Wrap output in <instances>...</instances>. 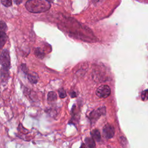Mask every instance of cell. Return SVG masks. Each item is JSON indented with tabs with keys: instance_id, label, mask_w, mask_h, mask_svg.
I'll return each instance as SVG.
<instances>
[{
	"instance_id": "6da1fadb",
	"label": "cell",
	"mask_w": 148,
	"mask_h": 148,
	"mask_svg": "<svg viewBox=\"0 0 148 148\" xmlns=\"http://www.w3.org/2000/svg\"><path fill=\"white\" fill-rule=\"evenodd\" d=\"M25 6L29 12L39 13L48 10L51 7V2L45 0H30L26 2Z\"/></svg>"
},
{
	"instance_id": "7a4b0ae2",
	"label": "cell",
	"mask_w": 148,
	"mask_h": 148,
	"mask_svg": "<svg viewBox=\"0 0 148 148\" xmlns=\"http://www.w3.org/2000/svg\"><path fill=\"white\" fill-rule=\"evenodd\" d=\"M0 64L2 68L9 69L10 68V57L9 52L7 49L2 50L0 56Z\"/></svg>"
},
{
	"instance_id": "3957f363",
	"label": "cell",
	"mask_w": 148,
	"mask_h": 148,
	"mask_svg": "<svg viewBox=\"0 0 148 148\" xmlns=\"http://www.w3.org/2000/svg\"><path fill=\"white\" fill-rule=\"evenodd\" d=\"M106 113V108L105 106L100 107L96 110L92 111L88 116L89 119L91 121V123H95L102 115L105 114Z\"/></svg>"
},
{
	"instance_id": "277c9868",
	"label": "cell",
	"mask_w": 148,
	"mask_h": 148,
	"mask_svg": "<svg viewBox=\"0 0 148 148\" xmlns=\"http://www.w3.org/2000/svg\"><path fill=\"white\" fill-rule=\"evenodd\" d=\"M96 94L99 98H107L110 94V88L108 85H101L97 88Z\"/></svg>"
},
{
	"instance_id": "5b68a950",
	"label": "cell",
	"mask_w": 148,
	"mask_h": 148,
	"mask_svg": "<svg viewBox=\"0 0 148 148\" xmlns=\"http://www.w3.org/2000/svg\"><path fill=\"white\" fill-rule=\"evenodd\" d=\"M102 134L103 137L109 139L112 138L114 135V128L113 126L110 124H106L102 129Z\"/></svg>"
},
{
	"instance_id": "8992f818",
	"label": "cell",
	"mask_w": 148,
	"mask_h": 148,
	"mask_svg": "<svg viewBox=\"0 0 148 148\" xmlns=\"http://www.w3.org/2000/svg\"><path fill=\"white\" fill-rule=\"evenodd\" d=\"M9 70L7 69H5L3 68H1V78L2 80V82L5 83L6 82L9 77Z\"/></svg>"
},
{
	"instance_id": "52a82bcc",
	"label": "cell",
	"mask_w": 148,
	"mask_h": 148,
	"mask_svg": "<svg viewBox=\"0 0 148 148\" xmlns=\"http://www.w3.org/2000/svg\"><path fill=\"white\" fill-rule=\"evenodd\" d=\"M27 77L28 80L33 84L36 83L38 81V75L37 73H35V72H32V73H29L27 74Z\"/></svg>"
},
{
	"instance_id": "ba28073f",
	"label": "cell",
	"mask_w": 148,
	"mask_h": 148,
	"mask_svg": "<svg viewBox=\"0 0 148 148\" xmlns=\"http://www.w3.org/2000/svg\"><path fill=\"white\" fill-rule=\"evenodd\" d=\"M91 138L94 139V140H96L97 142H99L101 140V136L100 132L97 129H94L91 132Z\"/></svg>"
},
{
	"instance_id": "9c48e42d",
	"label": "cell",
	"mask_w": 148,
	"mask_h": 148,
	"mask_svg": "<svg viewBox=\"0 0 148 148\" xmlns=\"http://www.w3.org/2000/svg\"><path fill=\"white\" fill-rule=\"evenodd\" d=\"M8 40V36L5 32L0 31V49H1L5 45Z\"/></svg>"
},
{
	"instance_id": "30bf717a",
	"label": "cell",
	"mask_w": 148,
	"mask_h": 148,
	"mask_svg": "<svg viewBox=\"0 0 148 148\" xmlns=\"http://www.w3.org/2000/svg\"><path fill=\"white\" fill-rule=\"evenodd\" d=\"M85 145L89 148H95V142L91 137H87L85 138Z\"/></svg>"
},
{
	"instance_id": "8fae6325",
	"label": "cell",
	"mask_w": 148,
	"mask_h": 148,
	"mask_svg": "<svg viewBox=\"0 0 148 148\" xmlns=\"http://www.w3.org/2000/svg\"><path fill=\"white\" fill-rule=\"evenodd\" d=\"M47 100L49 102H53L57 100V94L54 91H50L47 94Z\"/></svg>"
},
{
	"instance_id": "7c38bea8",
	"label": "cell",
	"mask_w": 148,
	"mask_h": 148,
	"mask_svg": "<svg viewBox=\"0 0 148 148\" xmlns=\"http://www.w3.org/2000/svg\"><path fill=\"white\" fill-rule=\"evenodd\" d=\"M7 30V25L2 20H0V31L5 32Z\"/></svg>"
},
{
	"instance_id": "4fadbf2b",
	"label": "cell",
	"mask_w": 148,
	"mask_h": 148,
	"mask_svg": "<svg viewBox=\"0 0 148 148\" xmlns=\"http://www.w3.org/2000/svg\"><path fill=\"white\" fill-rule=\"evenodd\" d=\"M58 94H59V96L61 98H64L66 96V91L63 88H61V89L59 90Z\"/></svg>"
},
{
	"instance_id": "5bb4252c",
	"label": "cell",
	"mask_w": 148,
	"mask_h": 148,
	"mask_svg": "<svg viewBox=\"0 0 148 148\" xmlns=\"http://www.w3.org/2000/svg\"><path fill=\"white\" fill-rule=\"evenodd\" d=\"M1 2L5 7H9L12 5V1H1Z\"/></svg>"
},
{
	"instance_id": "9a60e30c",
	"label": "cell",
	"mask_w": 148,
	"mask_h": 148,
	"mask_svg": "<svg viewBox=\"0 0 148 148\" xmlns=\"http://www.w3.org/2000/svg\"><path fill=\"white\" fill-rule=\"evenodd\" d=\"M142 99L143 101H146L147 99V90H145V91H142L141 94Z\"/></svg>"
},
{
	"instance_id": "2e32d148",
	"label": "cell",
	"mask_w": 148,
	"mask_h": 148,
	"mask_svg": "<svg viewBox=\"0 0 148 148\" xmlns=\"http://www.w3.org/2000/svg\"><path fill=\"white\" fill-rule=\"evenodd\" d=\"M122 142H123V143L122 144V145H123V146H125L126 145V144H127V139H125V138H124V137H123V136H121L120 137V143H121Z\"/></svg>"
},
{
	"instance_id": "e0dca14e",
	"label": "cell",
	"mask_w": 148,
	"mask_h": 148,
	"mask_svg": "<svg viewBox=\"0 0 148 148\" xmlns=\"http://www.w3.org/2000/svg\"><path fill=\"white\" fill-rule=\"evenodd\" d=\"M70 95H71V97L72 98H74V97H76L77 95H76V92L75 91H72V92H71L70 93Z\"/></svg>"
},
{
	"instance_id": "ac0fdd59",
	"label": "cell",
	"mask_w": 148,
	"mask_h": 148,
	"mask_svg": "<svg viewBox=\"0 0 148 148\" xmlns=\"http://www.w3.org/2000/svg\"><path fill=\"white\" fill-rule=\"evenodd\" d=\"M80 148H87V146L85 145L84 143H82V145L80 146Z\"/></svg>"
},
{
	"instance_id": "d6986e66",
	"label": "cell",
	"mask_w": 148,
	"mask_h": 148,
	"mask_svg": "<svg viewBox=\"0 0 148 148\" xmlns=\"http://www.w3.org/2000/svg\"><path fill=\"white\" fill-rule=\"evenodd\" d=\"M21 2H22V1H14V3H16L17 5H19Z\"/></svg>"
}]
</instances>
